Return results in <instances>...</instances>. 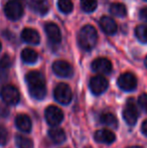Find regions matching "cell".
Returning a JSON list of instances; mask_svg holds the SVG:
<instances>
[{"instance_id": "cell-17", "label": "cell", "mask_w": 147, "mask_h": 148, "mask_svg": "<svg viewBox=\"0 0 147 148\" xmlns=\"http://www.w3.org/2000/svg\"><path fill=\"white\" fill-rule=\"evenodd\" d=\"M49 137L55 144H62L66 140V133L62 128L53 126L49 131Z\"/></svg>"}, {"instance_id": "cell-6", "label": "cell", "mask_w": 147, "mask_h": 148, "mask_svg": "<svg viewBox=\"0 0 147 148\" xmlns=\"http://www.w3.org/2000/svg\"><path fill=\"white\" fill-rule=\"evenodd\" d=\"M1 98L6 104L8 105H16L19 102L20 95L18 90L14 86L8 85V86H4L1 90Z\"/></svg>"}, {"instance_id": "cell-29", "label": "cell", "mask_w": 147, "mask_h": 148, "mask_svg": "<svg viewBox=\"0 0 147 148\" xmlns=\"http://www.w3.org/2000/svg\"><path fill=\"white\" fill-rule=\"evenodd\" d=\"M6 77H7V69L0 64V80L5 79Z\"/></svg>"}, {"instance_id": "cell-11", "label": "cell", "mask_w": 147, "mask_h": 148, "mask_svg": "<svg viewBox=\"0 0 147 148\" xmlns=\"http://www.w3.org/2000/svg\"><path fill=\"white\" fill-rule=\"evenodd\" d=\"M53 71L61 78H70L73 76V68L66 60H55L53 64Z\"/></svg>"}, {"instance_id": "cell-27", "label": "cell", "mask_w": 147, "mask_h": 148, "mask_svg": "<svg viewBox=\"0 0 147 148\" xmlns=\"http://www.w3.org/2000/svg\"><path fill=\"white\" fill-rule=\"evenodd\" d=\"M8 140V132L3 126L0 125V145H5Z\"/></svg>"}, {"instance_id": "cell-24", "label": "cell", "mask_w": 147, "mask_h": 148, "mask_svg": "<svg viewBox=\"0 0 147 148\" xmlns=\"http://www.w3.org/2000/svg\"><path fill=\"white\" fill-rule=\"evenodd\" d=\"M98 6L97 0H81V7L85 12H93Z\"/></svg>"}, {"instance_id": "cell-16", "label": "cell", "mask_w": 147, "mask_h": 148, "mask_svg": "<svg viewBox=\"0 0 147 148\" xmlns=\"http://www.w3.org/2000/svg\"><path fill=\"white\" fill-rule=\"evenodd\" d=\"M21 38L23 39V41L30 45H38L40 41L38 32L32 28H24L21 32Z\"/></svg>"}, {"instance_id": "cell-33", "label": "cell", "mask_w": 147, "mask_h": 148, "mask_svg": "<svg viewBox=\"0 0 147 148\" xmlns=\"http://www.w3.org/2000/svg\"><path fill=\"white\" fill-rule=\"evenodd\" d=\"M145 66H146V68H147V57L145 58Z\"/></svg>"}, {"instance_id": "cell-21", "label": "cell", "mask_w": 147, "mask_h": 148, "mask_svg": "<svg viewBox=\"0 0 147 148\" xmlns=\"http://www.w3.org/2000/svg\"><path fill=\"white\" fill-rule=\"evenodd\" d=\"M101 123L106 126L110 127V128L116 129L118 127V120L115 117V115H113L112 113H105L101 116L100 118Z\"/></svg>"}, {"instance_id": "cell-10", "label": "cell", "mask_w": 147, "mask_h": 148, "mask_svg": "<svg viewBox=\"0 0 147 148\" xmlns=\"http://www.w3.org/2000/svg\"><path fill=\"white\" fill-rule=\"evenodd\" d=\"M108 81L105 77L101 76H95L90 80V90L95 95H101L103 94L107 89H108Z\"/></svg>"}, {"instance_id": "cell-20", "label": "cell", "mask_w": 147, "mask_h": 148, "mask_svg": "<svg viewBox=\"0 0 147 148\" xmlns=\"http://www.w3.org/2000/svg\"><path fill=\"white\" fill-rule=\"evenodd\" d=\"M110 12L112 15L117 16V17H124L127 14L126 6L119 2H114L110 5Z\"/></svg>"}, {"instance_id": "cell-18", "label": "cell", "mask_w": 147, "mask_h": 148, "mask_svg": "<svg viewBox=\"0 0 147 148\" xmlns=\"http://www.w3.org/2000/svg\"><path fill=\"white\" fill-rule=\"evenodd\" d=\"M30 7L36 13L44 15L49 12V4L47 0H30Z\"/></svg>"}, {"instance_id": "cell-9", "label": "cell", "mask_w": 147, "mask_h": 148, "mask_svg": "<svg viewBox=\"0 0 147 148\" xmlns=\"http://www.w3.org/2000/svg\"><path fill=\"white\" fill-rule=\"evenodd\" d=\"M118 86L120 89L124 90V91H133L137 87V79L131 73H125L122 74L121 76L118 78Z\"/></svg>"}, {"instance_id": "cell-30", "label": "cell", "mask_w": 147, "mask_h": 148, "mask_svg": "<svg viewBox=\"0 0 147 148\" xmlns=\"http://www.w3.org/2000/svg\"><path fill=\"white\" fill-rule=\"evenodd\" d=\"M139 16H140V18H141L142 20L147 21V7L142 8L141 11H140V13H139Z\"/></svg>"}, {"instance_id": "cell-28", "label": "cell", "mask_w": 147, "mask_h": 148, "mask_svg": "<svg viewBox=\"0 0 147 148\" xmlns=\"http://www.w3.org/2000/svg\"><path fill=\"white\" fill-rule=\"evenodd\" d=\"M0 64L4 68L8 69L10 66H11V60H10V58L8 56H4L1 60H0Z\"/></svg>"}, {"instance_id": "cell-32", "label": "cell", "mask_w": 147, "mask_h": 148, "mask_svg": "<svg viewBox=\"0 0 147 148\" xmlns=\"http://www.w3.org/2000/svg\"><path fill=\"white\" fill-rule=\"evenodd\" d=\"M129 148H142V147H139V146H132V147H129Z\"/></svg>"}, {"instance_id": "cell-13", "label": "cell", "mask_w": 147, "mask_h": 148, "mask_svg": "<svg viewBox=\"0 0 147 148\" xmlns=\"http://www.w3.org/2000/svg\"><path fill=\"white\" fill-rule=\"evenodd\" d=\"M94 138L97 142L105 143V144H111L115 141L116 136L112 131L108 129H101L98 130L94 135Z\"/></svg>"}, {"instance_id": "cell-26", "label": "cell", "mask_w": 147, "mask_h": 148, "mask_svg": "<svg viewBox=\"0 0 147 148\" xmlns=\"http://www.w3.org/2000/svg\"><path fill=\"white\" fill-rule=\"evenodd\" d=\"M138 106L140 107V109L147 114V94L143 93L139 96L138 98Z\"/></svg>"}, {"instance_id": "cell-4", "label": "cell", "mask_w": 147, "mask_h": 148, "mask_svg": "<svg viewBox=\"0 0 147 148\" xmlns=\"http://www.w3.org/2000/svg\"><path fill=\"white\" fill-rule=\"evenodd\" d=\"M53 96L59 103L63 104V105H68L72 101L73 93H72L71 88L67 84L62 83L55 87V91H53Z\"/></svg>"}, {"instance_id": "cell-1", "label": "cell", "mask_w": 147, "mask_h": 148, "mask_svg": "<svg viewBox=\"0 0 147 148\" xmlns=\"http://www.w3.org/2000/svg\"><path fill=\"white\" fill-rule=\"evenodd\" d=\"M26 84L28 87V91L32 98L36 100H41L45 97L46 87H45L44 77L41 73L32 71L29 72L25 77Z\"/></svg>"}, {"instance_id": "cell-2", "label": "cell", "mask_w": 147, "mask_h": 148, "mask_svg": "<svg viewBox=\"0 0 147 148\" xmlns=\"http://www.w3.org/2000/svg\"><path fill=\"white\" fill-rule=\"evenodd\" d=\"M97 40H98V32H97L96 28L94 26L90 25V24L85 25L79 32V45L84 51H89L94 49L97 43Z\"/></svg>"}, {"instance_id": "cell-12", "label": "cell", "mask_w": 147, "mask_h": 148, "mask_svg": "<svg viewBox=\"0 0 147 148\" xmlns=\"http://www.w3.org/2000/svg\"><path fill=\"white\" fill-rule=\"evenodd\" d=\"M92 70L99 74H109L112 71V62L106 58H98L92 62Z\"/></svg>"}, {"instance_id": "cell-7", "label": "cell", "mask_w": 147, "mask_h": 148, "mask_svg": "<svg viewBox=\"0 0 147 148\" xmlns=\"http://www.w3.org/2000/svg\"><path fill=\"white\" fill-rule=\"evenodd\" d=\"M45 120L51 126H57L64 119V113L57 106H49L45 110Z\"/></svg>"}, {"instance_id": "cell-31", "label": "cell", "mask_w": 147, "mask_h": 148, "mask_svg": "<svg viewBox=\"0 0 147 148\" xmlns=\"http://www.w3.org/2000/svg\"><path fill=\"white\" fill-rule=\"evenodd\" d=\"M141 132L147 137V120H145L143 123H142V125H141Z\"/></svg>"}, {"instance_id": "cell-25", "label": "cell", "mask_w": 147, "mask_h": 148, "mask_svg": "<svg viewBox=\"0 0 147 148\" xmlns=\"http://www.w3.org/2000/svg\"><path fill=\"white\" fill-rule=\"evenodd\" d=\"M135 34L136 37L139 39L141 42L147 43V25H138L135 28Z\"/></svg>"}, {"instance_id": "cell-22", "label": "cell", "mask_w": 147, "mask_h": 148, "mask_svg": "<svg viewBox=\"0 0 147 148\" xmlns=\"http://www.w3.org/2000/svg\"><path fill=\"white\" fill-rule=\"evenodd\" d=\"M15 142L18 148H32L34 143L29 138L23 136V135H17L15 138Z\"/></svg>"}, {"instance_id": "cell-35", "label": "cell", "mask_w": 147, "mask_h": 148, "mask_svg": "<svg viewBox=\"0 0 147 148\" xmlns=\"http://www.w3.org/2000/svg\"><path fill=\"white\" fill-rule=\"evenodd\" d=\"M16 1H20V0H16Z\"/></svg>"}, {"instance_id": "cell-34", "label": "cell", "mask_w": 147, "mask_h": 148, "mask_svg": "<svg viewBox=\"0 0 147 148\" xmlns=\"http://www.w3.org/2000/svg\"><path fill=\"white\" fill-rule=\"evenodd\" d=\"M1 47H2V45H1V42H0V51H1Z\"/></svg>"}, {"instance_id": "cell-8", "label": "cell", "mask_w": 147, "mask_h": 148, "mask_svg": "<svg viewBox=\"0 0 147 148\" xmlns=\"http://www.w3.org/2000/svg\"><path fill=\"white\" fill-rule=\"evenodd\" d=\"M44 30L46 33L47 39H49V43H51L53 47H57V45H61L62 41V33L59 30V26L55 23L53 22H49L46 23L44 26Z\"/></svg>"}, {"instance_id": "cell-19", "label": "cell", "mask_w": 147, "mask_h": 148, "mask_svg": "<svg viewBox=\"0 0 147 148\" xmlns=\"http://www.w3.org/2000/svg\"><path fill=\"white\" fill-rule=\"evenodd\" d=\"M21 59L26 64H34L38 59V55L34 49L26 47L21 51Z\"/></svg>"}, {"instance_id": "cell-5", "label": "cell", "mask_w": 147, "mask_h": 148, "mask_svg": "<svg viewBox=\"0 0 147 148\" xmlns=\"http://www.w3.org/2000/svg\"><path fill=\"white\" fill-rule=\"evenodd\" d=\"M4 12L5 15L7 16L9 19L11 20H17L23 14V7H22L21 3L16 0H10L7 2L4 7Z\"/></svg>"}, {"instance_id": "cell-36", "label": "cell", "mask_w": 147, "mask_h": 148, "mask_svg": "<svg viewBox=\"0 0 147 148\" xmlns=\"http://www.w3.org/2000/svg\"><path fill=\"white\" fill-rule=\"evenodd\" d=\"M146 1H147V0H146Z\"/></svg>"}, {"instance_id": "cell-23", "label": "cell", "mask_w": 147, "mask_h": 148, "mask_svg": "<svg viewBox=\"0 0 147 148\" xmlns=\"http://www.w3.org/2000/svg\"><path fill=\"white\" fill-rule=\"evenodd\" d=\"M57 7L63 13H71L74 9V4L71 0H59Z\"/></svg>"}, {"instance_id": "cell-14", "label": "cell", "mask_w": 147, "mask_h": 148, "mask_svg": "<svg viewBox=\"0 0 147 148\" xmlns=\"http://www.w3.org/2000/svg\"><path fill=\"white\" fill-rule=\"evenodd\" d=\"M100 26L102 30L104 31L106 34L112 35L116 33L117 31V23L113 18L109 17V16H103L100 19Z\"/></svg>"}, {"instance_id": "cell-3", "label": "cell", "mask_w": 147, "mask_h": 148, "mask_svg": "<svg viewBox=\"0 0 147 148\" xmlns=\"http://www.w3.org/2000/svg\"><path fill=\"white\" fill-rule=\"evenodd\" d=\"M123 118L128 125L133 126L136 124L138 119V109L136 107L133 98H129L126 102V106L123 111Z\"/></svg>"}, {"instance_id": "cell-15", "label": "cell", "mask_w": 147, "mask_h": 148, "mask_svg": "<svg viewBox=\"0 0 147 148\" xmlns=\"http://www.w3.org/2000/svg\"><path fill=\"white\" fill-rule=\"evenodd\" d=\"M15 125L21 132L28 133L31 130V120L25 114H19L15 119Z\"/></svg>"}]
</instances>
